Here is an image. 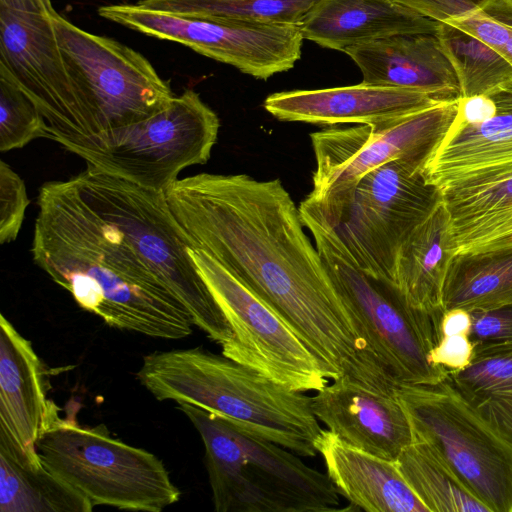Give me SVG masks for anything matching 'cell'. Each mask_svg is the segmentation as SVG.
Segmentation results:
<instances>
[{"mask_svg":"<svg viewBox=\"0 0 512 512\" xmlns=\"http://www.w3.org/2000/svg\"><path fill=\"white\" fill-rule=\"evenodd\" d=\"M46 396V371L31 342L0 315V451L18 464H44L37 442L59 417Z\"/></svg>","mask_w":512,"mask_h":512,"instance_id":"obj_14","label":"cell"},{"mask_svg":"<svg viewBox=\"0 0 512 512\" xmlns=\"http://www.w3.org/2000/svg\"><path fill=\"white\" fill-rule=\"evenodd\" d=\"M35 264L108 326L177 340L233 337L165 193L86 166L37 196Z\"/></svg>","mask_w":512,"mask_h":512,"instance_id":"obj_1","label":"cell"},{"mask_svg":"<svg viewBox=\"0 0 512 512\" xmlns=\"http://www.w3.org/2000/svg\"><path fill=\"white\" fill-rule=\"evenodd\" d=\"M30 200L23 179L4 160L0 161V244L18 237Z\"/></svg>","mask_w":512,"mask_h":512,"instance_id":"obj_33","label":"cell"},{"mask_svg":"<svg viewBox=\"0 0 512 512\" xmlns=\"http://www.w3.org/2000/svg\"><path fill=\"white\" fill-rule=\"evenodd\" d=\"M497 112V106L490 95L479 94L460 97L457 112L451 126L476 125L491 119Z\"/></svg>","mask_w":512,"mask_h":512,"instance_id":"obj_36","label":"cell"},{"mask_svg":"<svg viewBox=\"0 0 512 512\" xmlns=\"http://www.w3.org/2000/svg\"><path fill=\"white\" fill-rule=\"evenodd\" d=\"M217 114L193 89L158 113L76 149L86 166L165 192L180 172L205 164L217 142Z\"/></svg>","mask_w":512,"mask_h":512,"instance_id":"obj_8","label":"cell"},{"mask_svg":"<svg viewBox=\"0 0 512 512\" xmlns=\"http://www.w3.org/2000/svg\"><path fill=\"white\" fill-rule=\"evenodd\" d=\"M93 507L45 465L25 468L0 451L1 512H90Z\"/></svg>","mask_w":512,"mask_h":512,"instance_id":"obj_27","label":"cell"},{"mask_svg":"<svg viewBox=\"0 0 512 512\" xmlns=\"http://www.w3.org/2000/svg\"><path fill=\"white\" fill-rule=\"evenodd\" d=\"M449 377L468 404L512 446V345L474 350L471 363Z\"/></svg>","mask_w":512,"mask_h":512,"instance_id":"obj_25","label":"cell"},{"mask_svg":"<svg viewBox=\"0 0 512 512\" xmlns=\"http://www.w3.org/2000/svg\"><path fill=\"white\" fill-rule=\"evenodd\" d=\"M311 409L343 442L384 459L396 461L413 441L410 421L395 394L372 391L348 378L317 391Z\"/></svg>","mask_w":512,"mask_h":512,"instance_id":"obj_15","label":"cell"},{"mask_svg":"<svg viewBox=\"0 0 512 512\" xmlns=\"http://www.w3.org/2000/svg\"><path fill=\"white\" fill-rule=\"evenodd\" d=\"M474 356V347L468 334L441 335L429 353L431 363L448 373L466 368Z\"/></svg>","mask_w":512,"mask_h":512,"instance_id":"obj_35","label":"cell"},{"mask_svg":"<svg viewBox=\"0 0 512 512\" xmlns=\"http://www.w3.org/2000/svg\"><path fill=\"white\" fill-rule=\"evenodd\" d=\"M453 253L443 202L402 242L396 255L393 283L415 309L439 315L443 287Z\"/></svg>","mask_w":512,"mask_h":512,"instance_id":"obj_22","label":"cell"},{"mask_svg":"<svg viewBox=\"0 0 512 512\" xmlns=\"http://www.w3.org/2000/svg\"><path fill=\"white\" fill-rule=\"evenodd\" d=\"M135 28L262 80L293 68L304 39L300 25L185 17L145 7Z\"/></svg>","mask_w":512,"mask_h":512,"instance_id":"obj_13","label":"cell"},{"mask_svg":"<svg viewBox=\"0 0 512 512\" xmlns=\"http://www.w3.org/2000/svg\"><path fill=\"white\" fill-rule=\"evenodd\" d=\"M363 83L415 90L439 101L461 97L456 72L435 34L397 35L344 51Z\"/></svg>","mask_w":512,"mask_h":512,"instance_id":"obj_17","label":"cell"},{"mask_svg":"<svg viewBox=\"0 0 512 512\" xmlns=\"http://www.w3.org/2000/svg\"><path fill=\"white\" fill-rule=\"evenodd\" d=\"M310 203L330 222L362 271L394 284L400 245L442 203V195L427 182L422 168L397 159L364 175L341 199L324 206Z\"/></svg>","mask_w":512,"mask_h":512,"instance_id":"obj_7","label":"cell"},{"mask_svg":"<svg viewBox=\"0 0 512 512\" xmlns=\"http://www.w3.org/2000/svg\"><path fill=\"white\" fill-rule=\"evenodd\" d=\"M47 469L93 506L160 512L181 493L153 453L112 437L104 425L81 426L60 416L37 442Z\"/></svg>","mask_w":512,"mask_h":512,"instance_id":"obj_6","label":"cell"},{"mask_svg":"<svg viewBox=\"0 0 512 512\" xmlns=\"http://www.w3.org/2000/svg\"><path fill=\"white\" fill-rule=\"evenodd\" d=\"M320 0H139L153 10L185 17L300 25Z\"/></svg>","mask_w":512,"mask_h":512,"instance_id":"obj_29","label":"cell"},{"mask_svg":"<svg viewBox=\"0 0 512 512\" xmlns=\"http://www.w3.org/2000/svg\"><path fill=\"white\" fill-rule=\"evenodd\" d=\"M198 431L205 448V466L217 512H269L250 482L246 456L230 423L202 408L178 403Z\"/></svg>","mask_w":512,"mask_h":512,"instance_id":"obj_23","label":"cell"},{"mask_svg":"<svg viewBox=\"0 0 512 512\" xmlns=\"http://www.w3.org/2000/svg\"><path fill=\"white\" fill-rule=\"evenodd\" d=\"M157 400L188 403L303 457H314L322 428L311 397L223 354L201 347L155 351L136 373Z\"/></svg>","mask_w":512,"mask_h":512,"instance_id":"obj_3","label":"cell"},{"mask_svg":"<svg viewBox=\"0 0 512 512\" xmlns=\"http://www.w3.org/2000/svg\"><path fill=\"white\" fill-rule=\"evenodd\" d=\"M438 23L451 24L478 36L489 23L491 0H396Z\"/></svg>","mask_w":512,"mask_h":512,"instance_id":"obj_32","label":"cell"},{"mask_svg":"<svg viewBox=\"0 0 512 512\" xmlns=\"http://www.w3.org/2000/svg\"><path fill=\"white\" fill-rule=\"evenodd\" d=\"M435 22L396 0H320L300 24L304 39L346 48L408 34H436Z\"/></svg>","mask_w":512,"mask_h":512,"instance_id":"obj_19","label":"cell"},{"mask_svg":"<svg viewBox=\"0 0 512 512\" xmlns=\"http://www.w3.org/2000/svg\"><path fill=\"white\" fill-rule=\"evenodd\" d=\"M413 439L430 444L490 512H512V446L463 398L449 375L398 385Z\"/></svg>","mask_w":512,"mask_h":512,"instance_id":"obj_9","label":"cell"},{"mask_svg":"<svg viewBox=\"0 0 512 512\" xmlns=\"http://www.w3.org/2000/svg\"><path fill=\"white\" fill-rule=\"evenodd\" d=\"M502 54L509 60V62L512 64V32L511 35L507 41V43L504 46V49L502 51Z\"/></svg>","mask_w":512,"mask_h":512,"instance_id":"obj_38","label":"cell"},{"mask_svg":"<svg viewBox=\"0 0 512 512\" xmlns=\"http://www.w3.org/2000/svg\"><path fill=\"white\" fill-rule=\"evenodd\" d=\"M509 3H510V4H511V6H512V0H509Z\"/></svg>","mask_w":512,"mask_h":512,"instance_id":"obj_40","label":"cell"},{"mask_svg":"<svg viewBox=\"0 0 512 512\" xmlns=\"http://www.w3.org/2000/svg\"><path fill=\"white\" fill-rule=\"evenodd\" d=\"M327 475L347 510L368 512H429L401 475L395 461L384 459L343 442L328 429L315 443Z\"/></svg>","mask_w":512,"mask_h":512,"instance_id":"obj_20","label":"cell"},{"mask_svg":"<svg viewBox=\"0 0 512 512\" xmlns=\"http://www.w3.org/2000/svg\"><path fill=\"white\" fill-rule=\"evenodd\" d=\"M435 36L456 72L461 97L489 95L512 80L509 60L473 35L439 23Z\"/></svg>","mask_w":512,"mask_h":512,"instance_id":"obj_28","label":"cell"},{"mask_svg":"<svg viewBox=\"0 0 512 512\" xmlns=\"http://www.w3.org/2000/svg\"><path fill=\"white\" fill-rule=\"evenodd\" d=\"M497 106L489 120L450 126L424 168L428 183L439 189L485 168L512 161V80L489 94Z\"/></svg>","mask_w":512,"mask_h":512,"instance_id":"obj_21","label":"cell"},{"mask_svg":"<svg viewBox=\"0 0 512 512\" xmlns=\"http://www.w3.org/2000/svg\"><path fill=\"white\" fill-rule=\"evenodd\" d=\"M430 95L409 89L357 85L293 90L269 95L265 110L280 121L315 125L376 124L438 104Z\"/></svg>","mask_w":512,"mask_h":512,"instance_id":"obj_16","label":"cell"},{"mask_svg":"<svg viewBox=\"0 0 512 512\" xmlns=\"http://www.w3.org/2000/svg\"><path fill=\"white\" fill-rule=\"evenodd\" d=\"M37 138H48L44 117L14 82L0 75V151L23 148Z\"/></svg>","mask_w":512,"mask_h":512,"instance_id":"obj_30","label":"cell"},{"mask_svg":"<svg viewBox=\"0 0 512 512\" xmlns=\"http://www.w3.org/2000/svg\"><path fill=\"white\" fill-rule=\"evenodd\" d=\"M471 328L470 312L453 308L444 310L438 324V338L441 335L468 334Z\"/></svg>","mask_w":512,"mask_h":512,"instance_id":"obj_37","label":"cell"},{"mask_svg":"<svg viewBox=\"0 0 512 512\" xmlns=\"http://www.w3.org/2000/svg\"><path fill=\"white\" fill-rule=\"evenodd\" d=\"M512 248V170L493 186L490 211L460 243L457 253Z\"/></svg>","mask_w":512,"mask_h":512,"instance_id":"obj_31","label":"cell"},{"mask_svg":"<svg viewBox=\"0 0 512 512\" xmlns=\"http://www.w3.org/2000/svg\"><path fill=\"white\" fill-rule=\"evenodd\" d=\"M69 74L76 123L62 147L71 153L108 132L142 121L174 98L169 81L125 44L50 14Z\"/></svg>","mask_w":512,"mask_h":512,"instance_id":"obj_4","label":"cell"},{"mask_svg":"<svg viewBox=\"0 0 512 512\" xmlns=\"http://www.w3.org/2000/svg\"><path fill=\"white\" fill-rule=\"evenodd\" d=\"M442 302L468 312L512 304V248L454 254Z\"/></svg>","mask_w":512,"mask_h":512,"instance_id":"obj_24","label":"cell"},{"mask_svg":"<svg viewBox=\"0 0 512 512\" xmlns=\"http://www.w3.org/2000/svg\"><path fill=\"white\" fill-rule=\"evenodd\" d=\"M395 463L429 512H490L427 442L413 439Z\"/></svg>","mask_w":512,"mask_h":512,"instance_id":"obj_26","label":"cell"},{"mask_svg":"<svg viewBox=\"0 0 512 512\" xmlns=\"http://www.w3.org/2000/svg\"><path fill=\"white\" fill-rule=\"evenodd\" d=\"M46 10L52 14L56 13V10L53 8L51 0H40Z\"/></svg>","mask_w":512,"mask_h":512,"instance_id":"obj_39","label":"cell"},{"mask_svg":"<svg viewBox=\"0 0 512 512\" xmlns=\"http://www.w3.org/2000/svg\"><path fill=\"white\" fill-rule=\"evenodd\" d=\"M302 222L341 295L364 325L374 351L398 385L435 384L449 373L431 363L438 341L439 315L410 306L394 284L383 283L360 269L322 212L305 199Z\"/></svg>","mask_w":512,"mask_h":512,"instance_id":"obj_5","label":"cell"},{"mask_svg":"<svg viewBox=\"0 0 512 512\" xmlns=\"http://www.w3.org/2000/svg\"><path fill=\"white\" fill-rule=\"evenodd\" d=\"M50 14L40 0H0V75L36 105L48 139L62 146L75 128L76 102Z\"/></svg>","mask_w":512,"mask_h":512,"instance_id":"obj_12","label":"cell"},{"mask_svg":"<svg viewBox=\"0 0 512 512\" xmlns=\"http://www.w3.org/2000/svg\"><path fill=\"white\" fill-rule=\"evenodd\" d=\"M164 193L189 247L208 254L274 309L331 380L348 378L376 392L390 388L364 325L279 179L200 173L176 180Z\"/></svg>","mask_w":512,"mask_h":512,"instance_id":"obj_2","label":"cell"},{"mask_svg":"<svg viewBox=\"0 0 512 512\" xmlns=\"http://www.w3.org/2000/svg\"><path fill=\"white\" fill-rule=\"evenodd\" d=\"M227 421L244 449L248 478L269 512L342 511L340 493L327 474L307 466L289 449Z\"/></svg>","mask_w":512,"mask_h":512,"instance_id":"obj_18","label":"cell"},{"mask_svg":"<svg viewBox=\"0 0 512 512\" xmlns=\"http://www.w3.org/2000/svg\"><path fill=\"white\" fill-rule=\"evenodd\" d=\"M188 252L232 329L224 356L291 390L329 383L325 366L274 309L205 252Z\"/></svg>","mask_w":512,"mask_h":512,"instance_id":"obj_11","label":"cell"},{"mask_svg":"<svg viewBox=\"0 0 512 512\" xmlns=\"http://www.w3.org/2000/svg\"><path fill=\"white\" fill-rule=\"evenodd\" d=\"M470 315L469 339L474 350L512 345V304Z\"/></svg>","mask_w":512,"mask_h":512,"instance_id":"obj_34","label":"cell"},{"mask_svg":"<svg viewBox=\"0 0 512 512\" xmlns=\"http://www.w3.org/2000/svg\"><path fill=\"white\" fill-rule=\"evenodd\" d=\"M458 100L376 124L327 128L310 134L316 168L305 198L324 206L351 192L381 165L402 159L424 171L454 121Z\"/></svg>","mask_w":512,"mask_h":512,"instance_id":"obj_10","label":"cell"}]
</instances>
